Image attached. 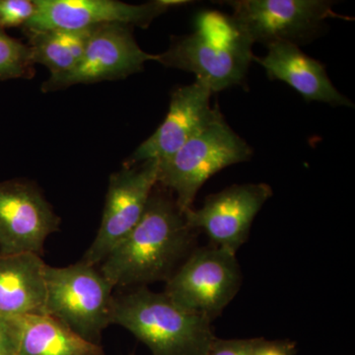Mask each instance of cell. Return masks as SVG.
Here are the masks:
<instances>
[{
  "instance_id": "obj_20",
  "label": "cell",
  "mask_w": 355,
  "mask_h": 355,
  "mask_svg": "<svg viewBox=\"0 0 355 355\" xmlns=\"http://www.w3.org/2000/svg\"><path fill=\"white\" fill-rule=\"evenodd\" d=\"M23 330V318L0 314V355H16Z\"/></svg>"
},
{
  "instance_id": "obj_16",
  "label": "cell",
  "mask_w": 355,
  "mask_h": 355,
  "mask_svg": "<svg viewBox=\"0 0 355 355\" xmlns=\"http://www.w3.org/2000/svg\"><path fill=\"white\" fill-rule=\"evenodd\" d=\"M16 355H105L101 345L76 335L49 315L23 318V330Z\"/></svg>"
},
{
  "instance_id": "obj_21",
  "label": "cell",
  "mask_w": 355,
  "mask_h": 355,
  "mask_svg": "<svg viewBox=\"0 0 355 355\" xmlns=\"http://www.w3.org/2000/svg\"><path fill=\"white\" fill-rule=\"evenodd\" d=\"M257 338L222 340L216 338L207 355H252Z\"/></svg>"
},
{
  "instance_id": "obj_6",
  "label": "cell",
  "mask_w": 355,
  "mask_h": 355,
  "mask_svg": "<svg viewBox=\"0 0 355 355\" xmlns=\"http://www.w3.org/2000/svg\"><path fill=\"white\" fill-rule=\"evenodd\" d=\"M242 284L236 254L218 247L191 252L166 282L175 304L214 321L234 299Z\"/></svg>"
},
{
  "instance_id": "obj_7",
  "label": "cell",
  "mask_w": 355,
  "mask_h": 355,
  "mask_svg": "<svg viewBox=\"0 0 355 355\" xmlns=\"http://www.w3.org/2000/svg\"><path fill=\"white\" fill-rule=\"evenodd\" d=\"M231 22L252 44L299 42L316 34L329 18H345L327 0H235Z\"/></svg>"
},
{
  "instance_id": "obj_5",
  "label": "cell",
  "mask_w": 355,
  "mask_h": 355,
  "mask_svg": "<svg viewBox=\"0 0 355 355\" xmlns=\"http://www.w3.org/2000/svg\"><path fill=\"white\" fill-rule=\"evenodd\" d=\"M252 155L249 144L220 114L174 155L159 161L157 184L175 193L184 212L193 209L198 191L210 177L228 166L247 162Z\"/></svg>"
},
{
  "instance_id": "obj_14",
  "label": "cell",
  "mask_w": 355,
  "mask_h": 355,
  "mask_svg": "<svg viewBox=\"0 0 355 355\" xmlns=\"http://www.w3.org/2000/svg\"><path fill=\"white\" fill-rule=\"evenodd\" d=\"M268 53L254 58L265 69L270 80L288 84L307 101L326 103L331 106L352 107L349 98L338 92L321 62L308 57L297 44L277 42L268 44Z\"/></svg>"
},
{
  "instance_id": "obj_11",
  "label": "cell",
  "mask_w": 355,
  "mask_h": 355,
  "mask_svg": "<svg viewBox=\"0 0 355 355\" xmlns=\"http://www.w3.org/2000/svg\"><path fill=\"white\" fill-rule=\"evenodd\" d=\"M60 218L38 186L25 179L0 182V256H43L49 236Z\"/></svg>"
},
{
  "instance_id": "obj_3",
  "label": "cell",
  "mask_w": 355,
  "mask_h": 355,
  "mask_svg": "<svg viewBox=\"0 0 355 355\" xmlns=\"http://www.w3.org/2000/svg\"><path fill=\"white\" fill-rule=\"evenodd\" d=\"M200 22L193 34L179 37L156 62L172 69L193 72L212 93L244 83L254 60L252 44L236 30L230 18L214 16Z\"/></svg>"
},
{
  "instance_id": "obj_2",
  "label": "cell",
  "mask_w": 355,
  "mask_h": 355,
  "mask_svg": "<svg viewBox=\"0 0 355 355\" xmlns=\"http://www.w3.org/2000/svg\"><path fill=\"white\" fill-rule=\"evenodd\" d=\"M112 324L127 329L153 355H207L216 338L210 320L146 286L114 294Z\"/></svg>"
},
{
  "instance_id": "obj_22",
  "label": "cell",
  "mask_w": 355,
  "mask_h": 355,
  "mask_svg": "<svg viewBox=\"0 0 355 355\" xmlns=\"http://www.w3.org/2000/svg\"><path fill=\"white\" fill-rule=\"evenodd\" d=\"M296 343L291 340H266L257 338L252 355H295Z\"/></svg>"
},
{
  "instance_id": "obj_13",
  "label": "cell",
  "mask_w": 355,
  "mask_h": 355,
  "mask_svg": "<svg viewBox=\"0 0 355 355\" xmlns=\"http://www.w3.org/2000/svg\"><path fill=\"white\" fill-rule=\"evenodd\" d=\"M212 94L211 90L198 80L175 90L164 121L135 149L123 163V167H132L153 159L166 160L178 153L189 140L220 116L218 108L210 106Z\"/></svg>"
},
{
  "instance_id": "obj_1",
  "label": "cell",
  "mask_w": 355,
  "mask_h": 355,
  "mask_svg": "<svg viewBox=\"0 0 355 355\" xmlns=\"http://www.w3.org/2000/svg\"><path fill=\"white\" fill-rule=\"evenodd\" d=\"M197 232L172 196L153 190L139 223L99 270L114 287L121 288L168 282L191 253Z\"/></svg>"
},
{
  "instance_id": "obj_19",
  "label": "cell",
  "mask_w": 355,
  "mask_h": 355,
  "mask_svg": "<svg viewBox=\"0 0 355 355\" xmlns=\"http://www.w3.org/2000/svg\"><path fill=\"white\" fill-rule=\"evenodd\" d=\"M32 0H0V29L23 27L35 13Z\"/></svg>"
},
{
  "instance_id": "obj_10",
  "label": "cell",
  "mask_w": 355,
  "mask_h": 355,
  "mask_svg": "<svg viewBox=\"0 0 355 355\" xmlns=\"http://www.w3.org/2000/svg\"><path fill=\"white\" fill-rule=\"evenodd\" d=\"M35 13L23 29L26 34L53 29L78 30L94 26L123 24L146 29L159 17L184 0H155L133 6L114 0H34Z\"/></svg>"
},
{
  "instance_id": "obj_15",
  "label": "cell",
  "mask_w": 355,
  "mask_h": 355,
  "mask_svg": "<svg viewBox=\"0 0 355 355\" xmlns=\"http://www.w3.org/2000/svg\"><path fill=\"white\" fill-rule=\"evenodd\" d=\"M46 266L36 254L0 256V314L19 319L46 315Z\"/></svg>"
},
{
  "instance_id": "obj_18",
  "label": "cell",
  "mask_w": 355,
  "mask_h": 355,
  "mask_svg": "<svg viewBox=\"0 0 355 355\" xmlns=\"http://www.w3.org/2000/svg\"><path fill=\"white\" fill-rule=\"evenodd\" d=\"M34 62L28 44L0 29V83L35 76Z\"/></svg>"
},
{
  "instance_id": "obj_17",
  "label": "cell",
  "mask_w": 355,
  "mask_h": 355,
  "mask_svg": "<svg viewBox=\"0 0 355 355\" xmlns=\"http://www.w3.org/2000/svg\"><path fill=\"white\" fill-rule=\"evenodd\" d=\"M94 27L53 29L28 35L33 62L44 65L51 76L69 71L83 57Z\"/></svg>"
},
{
  "instance_id": "obj_8",
  "label": "cell",
  "mask_w": 355,
  "mask_h": 355,
  "mask_svg": "<svg viewBox=\"0 0 355 355\" xmlns=\"http://www.w3.org/2000/svg\"><path fill=\"white\" fill-rule=\"evenodd\" d=\"M158 168L159 161L153 159L111 175L99 230L81 261L101 265L139 223L157 186Z\"/></svg>"
},
{
  "instance_id": "obj_9",
  "label": "cell",
  "mask_w": 355,
  "mask_h": 355,
  "mask_svg": "<svg viewBox=\"0 0 355 355\" xmlns=\"http://www.w3.org/2000/svg\"><path fill=\"white\" fill-rule=\"evenodd\" d=\"M132 26H95L83 57L69 71L49 77L42 84L44 93L55 92L77 84L119 80L137 73L146 62L155 60L133 38Z\"/></svg>"
},
{
  "instance_id": "obj_12",
  "label": "cell",
  "mask_w": 355,
  "mask_h": 355,
  "mask_svg": "<svg viewBox=\"0 0 355 355\" xmlns=\"http://www.w3.org/2000/svg\"><path fill=\"white\" fill-rule=\"evenodd\" d=\"M272 189L268 184H234L205 198L200 209L184 211L189 226L202 230L214 246L237 253L247 242L254 217Z\"/></svg>"
},
{
  "instance_id": "obj_4",
  "label": "cell",
  "mask_w": 355,
  "mask_h": 355,
  "mask_svg": "<svg viewBox=\"0 0 355 355\" xmlns=\"http://www.w3.org/2000/svg\"><path fill=\"white\" fill-rule=\"evenodd\" d=\"M46 312L76 335L101 345L112 324L114 286L97 266L83 261L65 268L46 266Z\"/></svg>"
}]
</instances>
